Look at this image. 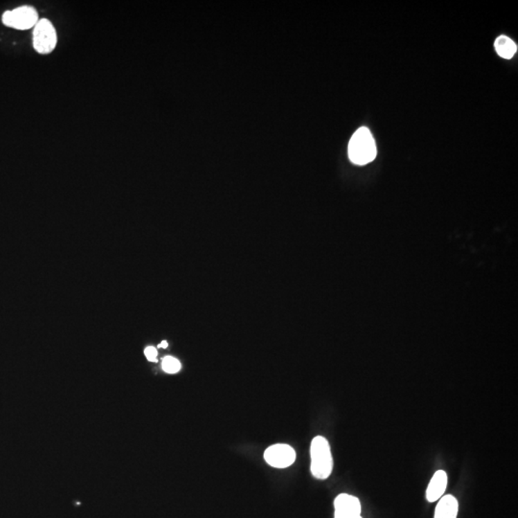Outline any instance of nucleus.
I'll list each match as a JSON object with an SVG mask.
<instances>
[{
	"label": "nucleus",
	"mask_w": 518,
	"mask_h": 518,
	"mask_svg": "<svg viewBox=\"0 0 518 518\" xmlns=\"http://www.w3.org/2000/svg\"><path fill=\"white\" fill-rule=\"evenodd\" d=\"M377 155L376 144L370 130L361 127L351 136L348 143V158L351 163L365 166L372 163Z\"/></svg>",
	"instance_id": "1"
},
{
	"label": "nucleus",
	"mask_w": 518,
	"mask_h": 518,
	"mask_svg": "<svg viewBox=\"0 0 518 518\" xmlns=\"http://www.w3.org/2000/svg\"><path fill=\"white\" fill-rule=\"evenodd\" d=\"M311 472L317 479L330 476L333 468L332 454L328 440L322 436L314 438L310 447Z\"/></svg>",
	"instance_id": "2"
},
{
	"label": "nucleus",
	"mask_w": 518,
	"mask_h": 518,
	"mask_svg": "<svg viewBox=\"0 0 518 518\" xmlns=\"http://www.w3.org/2000/svg\"><path fill=\"white\" fill-rule=\"evenodd\" d=\"M57 44V34L53 24L48 19H39L34 27L33 46L39 54H49Z\"/></svg>",
	"instance_id": "3"
},
{
	"label": "nucleus",
	"mask_w": 518,
	"mask_h": 518,
	"mask_svg": "<svg viewBox=\"0 0 518 518\" xmlns=\"http://www.w3.org/2000/svg\"><path fill=\"white\" fill-rule=\"evenodd\" d=\"M38 21V13L31 6L19 7L12 11L5 12L2 16V22L5 26L19 30L32 28Z\"/></svg>",
	"instance_id": "4"
},
{
	"label": "nucleus",
	"mask_w": 518,
	"mask_h": 518,
	"mask_svg": "<svg viewBox=\"0 0 518 518\" xmlns=\"http://www.w3.org/2000/svg\"><path fill=\"white\" fill-rule=\"evenodd\" d=\"M264 459L271 467L285 468L294 464L296 460V452L290 445L278 443L266 449Z\"/></svg>",
	"instance_id": "5"
},
{
	"label": "nucleus",
	"mask_w": 518,
	"mask_h": 518,
	"mask_svg": "<svg viewBox=\"0 0 518 518\" xmlns=\"http://www.w3.org/2000/svg\"><path fill=\"white\" fill-rule=\"evenodd\" d=\"M335 518H362L361 503L357 497L342 493L334 501Z\"/></svg>",
	"instance_id": "6"
},
{
	"label": "nucleus",
	"mask_w": 518,
	"mask_h": 518,
	"mask_svg": "<svg viewBox=\"0 0 518 518\" xmlns=\"http://www.w3.org/2000/svg\"><path fill=\"white\" fill-rule=\"evenodd\" d=\"M447 487V475L443 470H438L433 475L427 490V499L429 502L440 500L445 494Z\"/></svg>",
	"instance_id": "7"
},
{
	"label": "nucleus",
	"mask_w": 518,
	"mask_h": 518,
	"mask_svg": "<svg viewBox=\"0 0 518 518\" xmlns=\"http://www.w3.org/2000/svg\"><path fill=\"white\" fill-rule=\"evenodd\" d=\"M459 504L452 495H445L438 502L435 510V518H457Z\"/></svg>",
	"instance_id": "8"
},
{
	"label": "nucleus",
	"mask_w": 518,
	"mask_h": 518,
	"mask_svg": "<svg viewBox=\"0 0 518 518\" xmlns=\"http://www.w3.org/2000/svg\"><path fill=\"white\" fill-rule=\"evenodd\" d=\"M494 47L497 54L503 59H512L517 52V44L504 35L495 39Z\"/></svg>",
	"instance_id": "9"
},
{
	"label": "nucleus",
	"mask_w": 518,
	"mask_h": 518,
	"mask_svg": "<svg viewBox=\"0 0 518 518\" xmlns=\"http://www.w3.org/2000/svg\"><path fill=\"white\" fill-rule=\"evenodd\" d=\"M163 368L164 372L168 373H177L181 370L180 361L171 357V356H168L163 361Z\"/></svg>",
	"instance_id": "10"
},
{
	"label": "nucleus",
	"mask_w": 518,
	"mask_h": 518,
	"mask_svg": "<svg viewBox=\"0 0 518 518\" xmlns=\"http://www.w3.org/2000/svg\"><path fill=\"white\" fill-rule=\"evenodd\" d=\"M147 359L151 361V362H157V357H158V351L154 347H148L144 350Z\"/></svg>",
	"instance_id": "11"
},
{
	"label": "nucleus",
	"mask_w": 518,
	"mask_h": 518,
	"mask_svg": "<svg viewBox=\"0 0 518 518\" xmlns=\"http://www.w3.org/2000/svg\"><path fill=\"white\" fill-rule=\"evenodd\" d=\"M168 347V343L166 342V341H163V342H161V345H159V348H166Z\"/></svg>",
	"instance_id": "12"
}]
</instances>
